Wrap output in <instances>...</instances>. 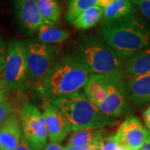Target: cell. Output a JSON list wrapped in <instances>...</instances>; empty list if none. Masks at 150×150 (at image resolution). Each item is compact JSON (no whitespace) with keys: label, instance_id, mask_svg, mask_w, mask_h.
<instances>
[{"label":"cell","instance_id":"5bb4252c","mask_svg":"<svg viewBox=\"0 0 150 150\" xmlns=\"http://www.w3.org/2000/svg\"><path fill=\"white\" fill-rule=\"evenodd\" d=\"M129 97L138 105L150 102V74L131 78L128 83Z\"/></svg>","mask_w":150,"mask_h":150},{"label":"cell","instance_id":"d590c367","mask_svg":"<svg viewBox=\"0 0 150 150\" xmlns=\"http://www.w3.org/2000/svg\"><path fill=\"white\" fill-rule=\"evenodd\" d=\"M0 150H2V149H0Z\"/></svg>","mask_w":150,"mask_h":150},{"label":"cell","instance_id":"ba28073f","mask_svg":"<svg viewBox=\"0 0 150 150\" xmlns=\"http://www.w3.org/2000/svg\"><path fill=\"white\" fill-rule=\"evenodd\" d=\"M129 98L124 74H111L109 75L106 98L98 108L111 118H120L129 111Z\"/></svg>","mask_w":150,"mask_h":150},{"label":"cell","instance_id":"9a60e30c","mask_svg":"<svg viewBox=\"0 0 150 150\" xmlns=\"http://www.w3.org/2000/svg\"><path fill=\"white\" fill-rule=\"evenodd\" d=\"M124 73L131 78L150 74V47L132 56L126 64Z\"/></svg>","mask_w":150,"mask_h":150},{"label":"cell","instance_id":"9c48e42d","mask_svg":"<svg viewBox=\"0 0 150 150\" xmlns=\"http://www.w3.org/2000/svg\"><path fill=\"white\" fill-rule=\"evenodd\" d=\"M112 139L126 149L140 150L150 139V132L137 117L129 116L121 123Z\"/></svg>","mask_w":150,"mask_h":150},{"label":"cell","instance_id":"8fae6325","mask_svg":"<svg viewBox=\"0 0 150 150\" xmlns=\"http://www.w3.org/2000/svg\"><path fill=\"white\" fill-rule=\"evenodd\" d=\"M43 115L48 130V139L52 143L59 144L63 142L73 131L64 113L49 101L43 105Z\"/></svg>","mask_w":150,"mask_h":150},{"label":"cell","instance_id":"7c38bea8","mask_svg":"<svg viewBox=\"0 0 150 150\" xmlns=\"http://www.w3.org/2000/svg\"><path fill=\"white\" fill-rule=\"evenodd\" d=\"M23 139L19 116L13 113L0 125V149L14 150Z\"/></svg>","mask_w":150,"mask_h":150},{"label":"cell","instance_id":"4316f807","mask_svg":"<svg viewBox=\"0 0 150 150\" xmlns=\"http://www.w3.org/2000/svg\"><path fill=\"white\" fill-rule=\"evenodd\" d=\"M14 150H33L32 149V147L29 145V144L27 142V140L24 139V137H23V139L21 141V143L19 144V145L17 147L16 149Z\"/></svg>","mask_w":150,"mask_h":150},{"label":"cell","instance_id":"836d02e7","mask_svg":"<svg viewBox=\"0 0 150 150\" xmlns=\"http://www.w3.org/2000/svg\"><path fill=\"white\" fill-rule=\"evenodd\" d=\"M89 150H99L98 148H93V149H89Z\"/></svg>","mask_w":150,"mask_h":150},{"label":"cell","instance_id":"3957f363","mask_svg":"<svg viewBox=\"0 0 150 150\" xmlns=\"http://www.w3.org/2000/svg\"><path fill=\"white\" fill-rule=\"evenodd\" d=\"M74 54L91 75L124 74L125 59L99 36L93 34L80 36Z\"/></svg>","mask_w":150,"mask_h":150},{"label":"cell","instance_id":"e0dca14e","mask_svg":"<svg viewBox=\"0 0 150 150\" xmlns=\"http://www.w3.org/2000/svg\"><path fill=\"white\" fill-rule=\"evenodd\" d=\"M37 40L45 44H56L65 42L70 37V32L53 24L45 23L38 29Z\"/></svg>","mask_w":150,"mask_h":150},{"label":"cell","instance_id":"e575fe53","mask_svg":"<svg viewBox=\"0 0 150 150\" xmlns=\"http://www.w3.org/2000/svg\"><path fill=\"white\" fill-rule=\"evenodd\" d=\"M64 1H66V2H68V3H69V4L70 2H72V1H73V0H64Z\"/></svg>","mask_w":150,"mask_h":150},{"label":"cell","instance_id":"5b68a950","mask_svg":"<svg viewBox=\"0 0 150 150\" xmlns=\"http://www.w3.org/2000/svg\"><path fill=\"white\" fill-rule=\"evenodd\" d=\"M28 65L25 40L12 38L8 43L5 68L2 72V83L4 89L23 91L27 87Z\"/></svg>","mask_w":150,"mask_h":150},{"label":"cell","instance_id":"4dcf8cb0","mask_svg":"<svg viewBox=\"0 0 150 150\" xmlns=\"http://www.w3.org/2000/svg\"><path fill=\"white\" fill-rule=\"evenodd\" d=\"M8 93L7 89H1L0 90V103L6 100V94Z\"/></svg>","mask_w":150,"mask_h":150},{"label":"cell","instance_id":"7402d4cb","mask_svg":"<svg viewBox=\"0 0 150 150\" xmlns=\"http://www.w3.org/2000/svg\"><path fill=\"white\" fill-rule=\"evenodd\" d=\"M97 145L99 150H128L119 146L112 139V136L103 138Z\"/></svg>","mask_w":150,"mask_h":150},{"label":"cell","instance_id":"44dd1931","mask_svg":"<svg viewBox=\"0 0 150 150\" xmlns=\"http://www.w3.org/2000/svg\"><path fill=\"white\" fill-rule=\"evenodd\" d=\"M98 0H73L69 4V8L66 13V20L69 23L74 20L83 12L92 7L98 6Z\"/></svg>","mask_w":150,"mask_h":150},{"label":"cell","instance_id":"30bf717a","mask_svg":"<svg viewBox=\"0 0 150 150\" xmlns=\"http://www.w3.org/2000/svg\"><path fill=\"white\" fill-rule=\"evenodd\" d=\"M13 9L18 26L26 34L36 33L47 23L38 9L36 0H13Z\"/></svg>","mask_w":150,"mask_h":150},{"label":"cell","instance_id":"ffe728a7","mask_svg":"<svg viewBox=\"0 0 150 150\" xmlns=\"http://www.w3.org/2000/svg\"><path fill=\"white\" fill-rule=\"evenodd\" d=\"M42 16L48 24L55 25L61 16V8L58 0H36Z\"/></svg>","mask_w":150,"mask_h":150},{"label":"cell","instance_id":"1f68e13d","mask_svg":"<svg viewBox=\"0 0 150 150\" xmlns=\"http://www.w3.org/2000/svg\"><path fill=\"white\" fill-rule=\"evenodd\" d=\"M140 150H150V140L149 139V141L146 143L144 144V146Z\"/></svg>","mask_w":150,"mask_h":150},{"label":"cell","instance_id":"4fadbf2b","mask_svg":"<svg viewBox=\"0 0 150 150\" xmlns=\"http://www.w3.org/2000/svg\"><path fill=\"white\" fill-rule=\"evenodd\" d=\"M109 75H91L83 88L86 98L98 107L106 98Z\"/></svg>","mask_w":150,"mask_h":150},{"label":"cell","instance_id":"d6986e66","mask_svg":"<svg viewBox=\"0 0 150 150\" xmlns=\"http://www.w3.org/2000/svg\"><path fill=\"white\" fill-rule=\"evenodd\" d=\"M104 129H93L76 132L69 140V146H83L98 144L104 138Z\"/></svg>","mask_w":150,"mask_h":150},{"label":"cell","instance_id":"6da1fadb","mask_svg":"<svg viewBox=\"0 0 150 150\" xmlns=\"http://www.w3.org/2000/svg\"><path fill=\"white\" fill-rule=\"evenodd\" d=\"M98 35L124 59L150 47V23L134 13L102 23Z\"/></svg>","mask_w":150,"mask_h":150},{"label":"cell","instance_id":"d4e9b609","mask_svg":"<svg viewBox=\"0 0 150 150\" xmlns=\"http://www.w3.org/2000/svg\"><path fill=\"white\" fill-rule=\"evenodd\" d=\"M141 13L150 20V0H133Z\"/></svg>","mask_w":150,"mask_h":150},{"label":"cell","instance_id":"cb8c5ba5","mask_svg":"<svg viewBox=\"0 0 150 150\" xmlns=\"http://www.w3.org/2000/svg\"><path fill=\"white\" fill-rule=\"evenodd\" d=\"M7 54H8V44L3 36L0 35V72H3L5 68Z\"/></svg>","mask_w":150,"mask_h":150},{"label":"cell","instance_id":"277c9868","mask_svg":"<svg viewBox=\"0 0 150 150\" xmlns=\"http://www.w3.org/2000/svg\"><path fill=\"white\" fill-rule=\"evenodd\" d=\"M64 112L72 126L73 132L93 129H103L115 123L116 118L103 112L90 102L83 93H75L69 96L49 100Z\"/></svg>","mask_w":150,"mask_h":150},{"label":"cell","instance_id":"8992f818","mask_svg":"<svg viewBox=\"0 0 150 150\" xmlns=\"http://www.w3.org/2000/svg\"><path fill=\"white\" fill-rule=\"evenodd\" d=\"M25 44L28 81L38 86L59 58V48L56 44H45L33 38L26 39Z\"/></svg>","mask_w":150,"mask_h":150},{"label":"cell","instance_id":"7a4b0ae2","mask_svg":"<svg viewBox=\"0 0 150 150\" xmlns=\"http://www.w3.org/2000/svg\"><path fill=\"white\" fill-rule=\"evenodd\" d=\"M90 76L75 54H65L59 56L38 90L48 101L69 96L83 88Z\"/></svg>","mask_w":150,"mask_h":150},{"label":"cell","instance_id":"2e32d148","mask_svg":"<svg viewBox=\"0 0 150 150\" xmlns=\"http://www.w3.org/2000/svg\"><path fill=\"white\" fill-rule=\"evenodd\" d=\"M136 5L133 0H114L103 11V23L115 21L136 13Z\"/></svg>","mask_w":150,"mask_h":150},{"label":"cell","instance_id":"603a6c76","mask_svg":"<svg viewBox=\"0 0 150 150\" xmlns=\"http://www.w3.org/2000/svg\"><path fill=\"white\" fill-rule=\"evenodd\" d=\"M14 108L13 103L8 100H4L0 103V125L14 113Z\"/></svg>","mask_w":150,"mask_h":150},{"label":"cell","instance_id":"52a82bcc","mask_svg":"<svg viewBox=\"0 0 150 150\" xmlns=\"http://www.w3.org/2000/svg\"><path fill=\"white\" fill-rule=\"evenodd\" d=\"M19 119L24 139L33 150H43L48 134L43 112L29 102H25L19 110Z\"/></svg>","mask_w":150,"mask_h":150},{"label":"cell","instance_id":"484cf974","mask_svg":"<svg viewBox=\"0 0 150 150\" xmlns=\"http://www.w3.org/2000/svg\"><path fill=\"white\" fill-rule=\"evenodd\" d=\"M93 148H98L97 144H89V145H83V146H69L65 147L64 150H89Z\"/></svg>","mask_w":150,"mask_h":150},{"label":"cell","instance_id":"f1b7e54d","mask_svg":"<svg viewBox=\"0 0 150 150\" xmlns=\"http://www.w3.org/2000/svg\"><path fill=\"white\" fill-rule=\"evenodd\" d=\"M43 150H64V148L63 146H61L59 144L50 142L49 144L46 145V147L44 148Z\"/></svg>","mask_w":150,"mask_h":150},{"label":"cell","instance_id":"ac0fdd59","mask_svg":"<svg viewBox=\"0 0 150 150\" xmlns=\"http://www.w3.org/2000/svg\"><path fill=\"white\" fill-rule=\"evenodd\" d=\"M104 9L99 6H94L83 12L71 23L77 29L88 30L99 23L103 18Z\"/></svg>","mask_w":150,"mask_h":150},{"label":"cell","instance_id":"d6a6232c","mask_svg":"<svg viewBox=\"0 0 150 150\" xmlns=\"http://www.w3.org/2000/svg\"><path fill=\"white\" fill-rule=\"evenodd\" d=\"M1 89H4L3 87V83H2V74H0V90Z\"/></svg>","mask_w":150,"mask_h":150},{"label":"cell","instance_id":"83f0119b","mask_svg":"<svg viewBox=\"0 0 150 150\" xmlns=\"http://www.w3.org/2000/svg\"><path fill=\"white\" fill-rule=\"evenodd\" d=\"M144 121L146 128L150 132V106L144 112Z\"/></svg>","mask_w":150,"mask_h":150},{"label":"cell","instance_id":"8d00e7d4","mask_svg":"<svg viewBox=\"0 0 150 150\" xmlns=\"http://www.w3.org/2000/svg\"><path fill=\"white\" fill-rule=\"evenodd\" d=\"M149 140H150V139H149Z\"/></svg>","mask_w":150,"mask_h":150},{"label":"cell","instance_id":"f546056e","mask_svg":"<svg viewBox=\"0 0 150 150\" xmlns=\"http://www.w3.org/2000/svg\"><path fill=\"white\" fill-rule=\"evenodd\" d=\"M114 0H98V6L101 7L102 8H106L108 6H109Z\"/></svg>","mask_w":150,"mask_h":150}]
</instances>
